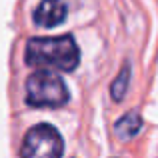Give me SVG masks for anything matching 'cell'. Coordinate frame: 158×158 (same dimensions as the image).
Segmentation results:
<instances>
[{
	"instance_id": "6da1fadb",
	"label": "cell",
	"mask_w": 158,
	"mask_h": 158,
	"mask_svg": "<svg viewBox=\"0 0 158 158\" xmlns=\"http://www.w3.org/2000/svg\"><path fill=\"white\" fill-rule=\"evenodd\" d=\"M28 66H46L70 72L80 62V50L70 34L48 36V38H30L24 50Z\"/></svg>"
},
{
	"instance_id": "7a4b0ae2",
	"label": "cell",
	"mask_w": 158,
	"mask_h": 158,
	"mask_svg": "<svg viewBox=\"0 0 158 158\" xmlns=\"http://www.w3.org/2000/svg\"><path fill=\"white\" fill-rule=\"evenodd\" d=\"M26 104L32 108H60L68 102L64 80L50 70H36L26 80Z\"/></svg>"
},
{
	"instance_id": "3957f363",
	"label": "cell",
	"mask_w": 158,
	"mask_h": 158,
	"mask_svg": "<svg viewBox=\"0 0 158 158\" xmlns=\"http://www.w3.org/2000/svg\"><path fill=\"white\" fill-rule=\"evenodd\" d=\"M64 142L60 132L50 124H36L24 134L20 156L22 158H62Z\"/></svg>"
},
{
	"instance_id": "277c9868",
	"label": "cell",
	"mask_w": 158,
	"mask_h": 158,
	"mask_svg": "<svg viewBox=\"0 0 158 158\" xmlns=\"http://www.w3.org/2000/svg\"><path fill=\"white\" fill-rule=\"evenodd\" d=\"M66 20V4L62 0H42L34 10V24L42 28H54Z\"/></svg>"
},
{
	"instance_id": "5b68a950",
	"label": "cell",
	"mask_w": 158,
	"mask_h": 158,
	"mask_svg": "<svg viewBox=\"0 0 158 158\" xmlns=\"http://www.w3.org/2000/svg\"><path fill=\"white\" fill-rule=\"evenodd\" d=\"M140 128H142V118H140V114L138 112H128L122 118H118V122H116V126H114V134L118 136L120 140H130L140 132Z\"/></svg>"
},
{
	"instance_id": "8992f818",
	"label": "cell",
	"mask_w": 158,
	"mask_h": 158,
	"mask_svg": "<svg viewBox=\"0 0 158 158\" xmlns=\"http://www.w3.org/2000/svg\"><path fill=\"white\" fill-rule=\"evenodd\" d=\"M128 84H130V64H124L122 68H120L118 76H116V80L112 82L110 86V96L114 102H120L124 96H126V90H128Z\"/></svg>"
}]
</instances>
